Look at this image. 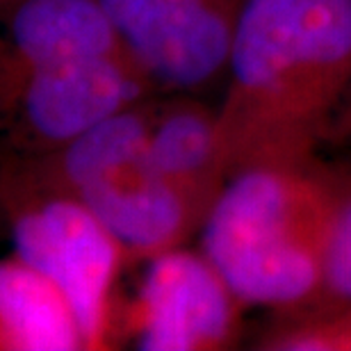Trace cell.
Wrapping results in <instances>:
<instances>
[{
    "label": "cell",
    "mask_w": 351,
    "mask_h": 351,
    "mask_svg": "<svg viewBox=\"0 0 351 351\" xmlns=\"http://www.w3.org/2000/svg\"><path fill=\"white\" fill-rule=\"evenodd\" d=\"M217 123L228 178L304 162L351 87V0H249Z\"/></svg>",
    "instance_id": "cell-1"
},
{
    "label": "cell",
    "mask_w": 351,
    "mask_h": 351,
    "mask_svg": "<svg viewBox=\"0 0 351 351\" xmlns=\"http://www.w3.org/2000/svg\"><path fill=\"white\" fill-rule=\"evenodd\" d=\"M315 160L233 173L201 223V254L244 306L285 315L319 297L342 176Z\"/></svg>",
    "instance_id": "cell-2"
},
{
    "label": "cell",
    "mask_w": 351,
    "mask_h": 351,
    "mask_svg": "<svg viewBox=\"0 0 351 351\" xmlns=\"http://www.w3.org/2000/svg\"><path fill=\"white\" fill-rule=\"evenodd\" d=\"M149 101L105 119L48 156L32 158L110 230L128 265L182 247L203 223L153 165Z\"/></svg>",
    "instance_id": "cell-3"
},
{
    "label": "cell",
    "mask_w": 351,
    "mask_h": 351,
    "mask_svg": "<svg viewBox=\"0 0 351 351\" xmlns=\"http://www.w3.org/2000/svg\"><path fill=\"white\" fill-rule=\"evenodd\" d=\"M0 219L14 254L64 294L85 351L114 347V287L128 261L110 230L32 158L0 160Z\"/></svg>",
    "instance_id": "cell-4"
},
{
    "label": "cell",
    "mask_w": 351,
    "mask_h": 351,
    "mask_svg": "<svg viewBox=\"0 0 351 351\" xmlns=\"http://www.w3.org/2000/svg\"><path fill=\"white\" fill-rule=\"evenodd\" d=\"M249 0H101L156 89L192 94L226 73Z\"/></svg>",
    "instance_id": "cell-5"
},
{
    "label": "cell",
    "mask_w": 351,
    "mask_h": 351,
    "mask_svg": "<svg viewBox=\"0 0 351 351\" xmlns=\"http://www.w3.org/2000/svg\"><path fill=\"white\" fill-rule=\"evenodd\" d=\"M242 299L201 251L176 247L146 261L123 328L146 351H223L242 333Z\"/></svg>",
    "instance_id": "cell-6"
},
{
    "label": "cell",
    "mask_w": 351,
    "mask_h": 351,
    "mask_svg": "<svg viewBox=\"0 0 351 351\" xmlns=\"http://www.w3.org/2000/svg\"><path fill=\"white\" fill-rule=\"evenodd\" d=\"M149 153L153 165L201 221L228 180L217 110L187 94L169 101H149Z\"/></svg>",
    "instance_id": "cell-7"
},
{
    "label": "cell",
    "mask_w": 351,
    "mask_h": 351,
    "mask_svg": "<svg viewBox=\"0 0 351 351\" xmlns=\"http://www.w3.org/2000/svg\"><path fill=\"white\" fill-rule=\"evenodd\" d=\"M0 351H85L64 294L16 254L0 261Z\"/></svg>",
    "instance_id": "cell-8"
},
{
    "label": "cell",
    "mask_w": 351,
    "mask_h": 351,
    "mask_svg": "<svg viewBox=\"0 0 351 351\" xmlns=\"http://www.w3.org/2000/svg\"><path fill=\"white\" fill-rule=\"evenodd\" d=\"M251 347L261 351H351V301L276 315Z\"/></svg>",
    "instance_id": "cell-9"
},
{
    "label": "cell",
    "mask_w": 351,
    "mask_h": 351,
    "mask_svg": "<svg viewBox=\"0 0 351 351\" xmlns=\"http://www.w3.org/2000/svg\"><path fill=\"white\" fill-rule=\"evenodd\" d=\"M340 301H351V176H342L340 201L326 251L324 280L319 297L308 308L340 304Z\"/></svg>",
    "instance_id": "cell-10"
},
{
    "label": "cell",
    "mask_w": 351,
    "mask_h": 351,
    "mask_svg": "<svg viewBox=\"0 0 351 351\" xmlns=\"http://www.w3.org/2000/svg\"><path fill=\"white\" fill-rule=\"evenodd\" d=\"M335 128H331V130H328V137H338V139H345V142H349L351 144V105H349V108L345 110V112H342V114L338 117V119H335ZM331 123V125H333Z\"/></svg>",
    "instance_id": "cell-11"
},
{
    "label": "cell",
    "mask_w": 351,
    "mask_h": 351,
    "mask_svg": "<svg viewBox=\"0 0 351 351\" xmlns=\"http://www.w3.org/2000/svg\"><path fill=\"white\" fill-rule=\"evenodd\" d=\"M0 3H10V0H0Z\"/></svg>",
    "instance_id": "cell-12"
},
{
    "label": "cell",
    "mask_w": 351,
    "mask_h": 351,
    "mask_svg": "<svg viewBox=\"0 0 351 351\" xmlns=\"http://www.w3.org/2000/svg\"><path fill=\"white\" fill-rule=\"evenodd\" d=\"M0 223H3V219H0Z\"/></svg>",
    "instance_id": "cell-13"
}]
</instances>
